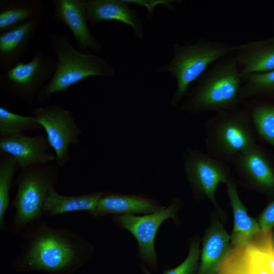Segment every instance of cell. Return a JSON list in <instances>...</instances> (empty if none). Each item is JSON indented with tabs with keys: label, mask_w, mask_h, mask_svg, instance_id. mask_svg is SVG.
Returning a JSON list of instances; mask_svg holds the SVG:
<instances>
[{
	"label": "cell",
	"mask_w": 274,
	"mask_h": 274,
	"mask_svg": "<svg viewBox=\"0 0 274 274\" xmlns=\"http://www.w3.org/2000/svg\"><path fill=\"white\" fill-rule=\"evenodd\" d=\"M22 245L13 266L19 272L72 274L90 258L92 244L74 231L53 227L43 218L21 232Z\"/></svg>",
	"instance_id": "6da1fadb"
},
{
	"label": "cell",
	"mask_w": 274,
	"mask_h": 274,
	"mask_svg": "<svg viewBox=\"0 0 274 274\" xmlns=\"http://www.w3.org/2000/svg\"><path fill=\"white\" fill-rule=\"evenodd\" d=\"M49 46L56 56V65L51 77L37 95L39 103L48 101L53 95L66 91L88 77L111 78L115 74L114 67L104 59L93 53H82L76 49L64 33H52Z\"/></svg>",
	"instance_id": "7a4b0ae2"
},
{
	"label": "cell",
	"mask_w": 274,
	"mask_h": 274,
	"mask_svg": "<svg viewBox=\"0 0 274 274\" xmlns=\"http://www.w3.org/2000/svg\"><path fill=\"white\" fill-rule=\"evenodd\" d=\"M181 110L191 114L234 110L243 101V78L235 56L225 57L199 79Z\"/></svg>",
	"instance_id": "3957f363"
},
{
	"label": "cell",
	"mask_w": 274,
	"mask_h": 274,
	"mask_svg": "<svg viewBox=\"0 0 274 274\" xmlns=\"http://www.w3.org/2000/svg\"><path fill=\"white\" fill-rule=\"evenodd\" d=\"M59 167L53 161L21 170L15 180L17 191L12 206L15 212L9 226L11 232H21L28 224L43 218L47 195L59 181Z\"/></svg>",
	"instance_id": "277c9868"
},
{
	"label": "cell",
	"mask_w": 274,
	"mask_h": 274,
	"mask_svg": "<svg viewBox=\"0 0 274 274\" xmlns=\"http://www.w3.org/2000/svg\"><path fill=\"white\" fill-rule=\"evenodd\" d=\"M174 57L159 72H169L177 82L176 90L171 99L176 107L188 93L190 85L207 71L212 63L235 52L236 46L229 43L199 40L194 44L173 46Z\"/></svg>",
	"instance_id": "5b68a950"
},
{
	"label": "cell",
	"mask_w": 274,
	"mask_h": 274,
	"mask_svg": "<svg viewBox=\"0 0 274 274\" xmlns=\"http://www.w3.org/2000/svg\"><path fill=\"white\" fill-rule=\"evenodd\" d=\"M252 124L248 108L216 112L205 123L207 154L231 162L257 145Z\"/></svg>",
	"instance_id": "8992f818"
},
{
	"label": "cell",
	"mask_w": 274,
	"mask_h": 274,
	"mask_svg": "<svg viewBox=\"0 0 274 274\" xmlns=\"http://www.w3.org/2000/svg\"><path fill=\"white\" fill-rule=\"evenodd\" d=\"M56 65L53 56L45 55L42 50L38 49L29 61H20L1 73L0 88L6 94L31 105L45 82L51 77Z\"/></svg>",
	"instance_id": "52a82bcc"
},
{
	"label": "cell",
	"mask_w": 274,
	"mask_h": 274,
	"mask_svg": "<svg viewBox=\"0 0 274 274\" xmlns=\"http://www.w3.org/2000/svg\"><path fill=\"white\" fill-rule=\"evenodd\" d=\"M31 115L45 130L57 164L59 167L65 165L70 160L69 146L79 143L82 132L72 112L60 106L49 104L34 108Z\"/></svg>",
	"instance_id": "ba28073f"
},
{
	"label": "cell",
	"mask_w": 274,
	"mask_h": 274,
	"mask_svg": "<svg viewBox=\"0 0 274 274\" xmlns=\"http://www.w3.org/2000/svg\"><path fill=\"white\" fill-rule=\"evenodd\" d=\"M183 157L185 173L193 192L198 196L207 197L217 207V187L219 183H227L231 180L226 162L191 148L185 149Z\"/></svg>",
	"instance_id": "9c48e42d"
},
{
	"label": "cell",
	"mask_w": 274,
	"mask_h": 274,
	"mask_svg": "<svg viewBox=\"0 0 274 274\" xmlns=\"http://www.w3.org/2000/svg\"><path fill=\"white\" fill-rule=\"evenodd\" d=\"M178 201L174 200L167 208L142 216L132 215H115L113 221L121 228L128 230L138 244L141 258L151 267H155L157 256L154 241L160 225L165 220L175 219Z\"/></svg>",
	"instance_id": "30bf717a"
},
{
	"label": "cell",
	"mask_w": 274,
	"mask_h": 274,
	"mask_svg": "<svg viewBox=\"0 0 274 274\" xmlns=\"http://www.w3.org/2000/svg\"><path fill=\"white\" fill-rule=\"evenodd\" d=\"M51 19L65 24L72 32L77 46L99 53L101 46L88 26L86 0H52Z\"/></svg>",
	"instance_id": "8fae6325"
},
{
	"label": "cell",
	"mask_w": 274,
	"mask_h": 274,
	"mask_svg": "<svg viewBox=\"0 0 274 274\" xmlns=\"http://www.w3.org/2000/svg\"><path fill=\"white\" fill-rule=\"evenodd\" d=\"M51 148L47 136L43 134L0 138V153L11 155L21 170L56 161L55 154L48 152Z\"/></svg>",
	"instance_id": "7c38bea8"
},
{
	"label": "cell",
	"mask_w": 274,
	"mask_h": 274,
	"mask_svg": "<svg viewBox=\"0 0 274 274\" xmlns=\"http://www.w3.org/2000/svg\"><path fill=\"white\" fill-rule=\"evenodd\" d=\"M247 183L265 191L274 190V168L269 158L258 146L239 154L232 162Z\"/></svg>",
	"instance_id": "4fadbf2b"
},
{
	"label": "cell",
	"mask_w": 274,
	"mask_h": 274,
	"mask_svg": "<svg viewBox=\"0 0 274 274\" xmlns=\"http://www.w3.org/2000/svg\"><path fill=\"white\" fill-rule=\"evenodd\" d=\"M164 208L144 195L103 192L95 211L91 215L99 217L109 214L115 215H145Z\"/></svg>",
	"instance_id": "5bb4252c"
},
{
	"label": "cell",
	"mask_w": 274,
	"mask_h": 274,
	"mask_svg": "<svg viewBox=\"0 0 274 274\" xmlns=\"http://www.w3.org/2000/svg\"><path fill=\"white\" fill-rule=\"evenodd\" d=\"M44 15L34 18L8 31L0 33V67L2 72L21 61L28 44L39 27Z\"/></svg>",
	"instance_id": "9a60e30c"
},
{
	"label": "cell",
	"mask_w": 274,
	"mask_h": 274,
	"mask_svg": "<svg viewBox=\"0 0 274 274\" xmlns=\"http://www.w3.org/2000/svg\"><path fill=\"white\" fill-rule=\"evenodd\" d=\"M86 9L88 20L91 25L106 21H119L130 25L137 37L142 39V21L123 0H87Z\"/></svg>",
	"instance_id": "2e32d148"
},
{
	"label": "cell",
	"mask_w": 274,
	"mask_h": 274,
	"mask_svg": "<svg viewBox=\"0 0 274 274\" xmlns=\"http://www.w3.org/2000/svg\"><path fill=\"white\" fill-rule=\"evenodd\" d=\"M242 77L274 70V37L236 46L234 55Z\"/></svg>",
	"instance_id": "e0dca14e"
},
{
	"label": "cell",
	"mask_w": 274,
	"mask_h": 274,
	"mask_svg": "<svg viewBox=\"0 0 274 274\" xmlns=\"http://www.w3.org/2000/svg\"><path fill=\"white\" fill-rule=\"evenodd\" d=\"M230 241L223 226L214 223L203 238L197 274H218L220 265L232 248Z\"/></svg>",
	"instance_id": "ac0fdd59"
},
{
	"label": "cell",
	"mask_w": 274,
	"mask_h": 274,
	"mask_svg": "<svg viewBox=\"0 0 274 274\" xmlns=\"http://www.w3.org/2000/svg\"><path fill=\"white\" fill-rule=\"evenodd\" d=\"M102 191L85 194L66 196L58 193L55 188L51 189L46 199L43 215L49 218L62 214L86 211L91 215L95 211Z\"/></svg>",
	"instance_id": "d6986e66"
},
{
	"label": "cell",
	"mask_w": 274,
	"mask_h": 274,
	"mask_svg": "<svg viewBox=\"0 0 274 274\" xmlns=\"http://www.w3.org/2000/svg\"><path fill=\"white\" fill-rule=\"evenodd\" d=\"M227 192L232 209L234 226L231 237L232 247L243 245L261 231L259 223L251 217L241 200L235 183L230 180Z\"/></svg>",
	"instance_id": "ffe728a7"
},
{
	"label": "cell",
	"mask_w": 274,
	"mask_h": 274,
	"mask_svg": "<svg viewBox=\"0 0 274 274\" xmlns=\"http://www.w3.org/2000/svg\"><path fill=\"white\" fill-rule=\"evenodd\" d=\"M44 7L38 0H1L0 33L44 15Z\"/></svg>",
	"instance_id": "44dd1931"
},
{
	"label": "cell",
	"mask_w": 274,
	"mask_h": 274,
	"mask_svg": "<svg viewBox=\"0 0 274 274\" xmlns=\"http://www.w3.org/2000/svg\"><path fill=\"white\" fill-rule=\"evenodd\" d=\"M42 127L33 116H23L0 107V135L10 138L24 134L28 130H38Z\"/></svg>",
	"instance_id": "7402d4cb"
},
{
	"label": "cell",
	"mask_w": 274,
	"mask_h": 274,
	"mask_svg": "<svg viewBox=\"0 0 274 274\" xmlns=\"http://www.w3.org/2000/svg\"><path fill=\"white\" fill-rule=\"evenodd\" d=\"M17 163L10 155L0 153V230H6L5 215L10 206V190Z\"/></svg>",
	"instance_id": "603a6c76"
},
{
	"label": "cell",
	"mask_w": 274,
	"mask_h": 274,
	"mask_svg": "<svg viewBox=\"0 0 274 274\" xmlns=\"http://www.w3.org/2000/svg\"><path fill=\"white\" fill-rule=\"evenodd\" d=\"M248 108L258 134L274 148V105L256 104Z\"/></svg>",
	"instance_id": "cb8c5ba5"
},
{
	"label": "cell",
	"mask_w": 274,
	"mask_h": 274,
	"mask_svg": "<svg viewBox=\"0 0 274 274\" xmlns=\"http://www.w3.org/2000/svg\"><path fill=\"white\" fill-rule=\"evenodd\" d=\"M242 78L243 83L241 97L243 101L266 95H274V70L248 75Z\"/></svg>",
	"instance_id": "d4e9b609"
},
{
	"label": "cell",
	"mask_w": 274,
	"mask_h": 274,
	"mask_svg": "<svg viewBox=\"0 0 274 274\" xmlns=\"http://www.w3.org/2000/svg\"><path fill=\"white\" fill-rule=\"evenodd\" d=\"M199 242L195 240L191 244L188 255L185 260L179 266L168 269L162 274H195L198 268L199 257ZM145 274H151L143 268Z\"/></svg>",
	"instance_id": "484cf974"
},
{
	"label": "cell",
	"mask_w": 274,
	"mask_h": 274,
	"mask_svg": "<svg viewBox=\"0 0 274 274\" xmlns=\"http://www.w3.org/2000/svg\"><path fill=\"white\" fill-rule=\"evenodd\" d=\"M123 1L127 4H133L145 7L148 11L147 19H150L152 16L154 9L157 5H163L172 11L174 10L173 3L178 2L173 0H123Z\"/></svg>",
	"instance_id": "4316f807"
},
{
	"label": "cell",
	"mask_w": 274,
	"mask_h": 274,
	"mask_svg": "<svg viewBox=\"0 0 274 274\" xmlns=\"http://www.w3.org/2000/svg\"><path fill=\"white\" fill-rule=\"evenodd\" d=\"M258 222L262 231H269L274 227V200L261 213Z\"/></svg>",
	"instance_id": "83f0119b"
}]
</instances>
